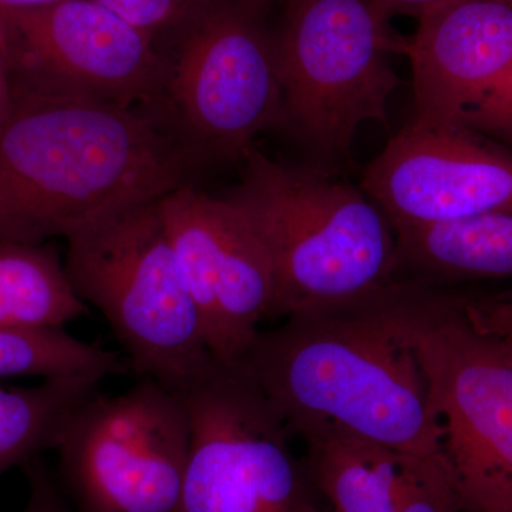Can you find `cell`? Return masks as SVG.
Instances as JSON below:
<instances>
[{
  "label": "cell",
  "mask_w": 512,
  "mask_h": 512,
  "mask_svg": "<svg viewBox=\"0 0 512 512\" xmlns=\"http://www.w3.org/2000/svg\"><path fill=\"white\" fill-rule=\"evenodd\" d=\"M296 512H323L318 510V508L315 507V504L312 503L311 500H309V497H306L305 500L302 501L301 504H299L298 510ZM335 512V511H332Z\"/></svg>",
  "instance_id": "cell-26"
},
{
  "label": "cell",
  "mask_w": 512,
  "mask_h": 512,
  "mask_svg": "<svg viewBox=\"0 0 512 512\" xmlns=\"http://www.w3.org/2000/svg\"><path fill=\"white\" fill-rule=\"evenodd\" d=\"M306 474L335 512H463L446 457L325 434L305 440Z\"/></svg>",
  "instance_id": "cell-14"
},
{
  "label": "cell",
  "mask_w": 512,
  "mask_h": 512,
  "mask_svg": "<svg viewBox=\"0 0 512 512\" xmlns=\"http://www.w3.org/2000/svg\"><path fill=\"white\" fill-rule=\"evenodd\" d=\"M384 299L426 373L461 510L512 512V343L443 286L394 279Z\"/></svg>",
  "instance_id": "cell-4"
},
{
  "label": "cell",
  "mask_w": 512,
  "mask_h": 512,
  "mask_svg": "<svg viewBox=\"0 0 512 512\" xmlns=\"http://www.w3.org/2000/svg\"><path fill=\"white\" fill-rule=\"evenodd\" d=\"M447 0H369L370 6L383 22H389L393 16L407 15L419 19L426 10Z\"/></svg>",
  "instance_id": "cell-23"
},
{
  "label": "cell",
  "mask_w": 512,
  "mask_h": 512,
  "mask_svg": "<svg viewBox=\"0 0 512 512\" xmlns=\"http://www.w3.org/2000/svg\"><path fill=\"white\" fill-rule=\"evenodd\" d=\"M23 468L28 481V500L19 512H76L42 457L35 458Z\"/></svg>",
  "instance_id": "cell-21"
},
{
  "label": "cell",
  "mask_w": 512,
  "mask_h": 512,
  "mask_svg": "<svg viewBox=\"0 0 512 512\" xmlns=\"http://www.w3.org/2000/svg\"><path fill=\"white\" fill-rule=\"evenodd\" d=\"M464 308L468 318L478 328L495 333L512 343V289L493 298H466Z\"/></svg>",
  "instance_id": "cell-22"
},
{
  "label": "cell",
  "mask_w": 512,
  "mask_h": 512,
  "mask_svg": "<svg viewBox=\"0 0 512 512\" xmlns=\"http://www.w3.org/2000/svg\"><path fill=\"white\" fill-rule=\"evenodd\" d=\"M13 87L158 114L165 59L153 37L97 0L0 12Z\"/></svg>",
  "instance_id": "cell-10"
},
{
  "label": "cell",
  "mask_w": 512,
  "mask_h": 512,
  "mask_svg": "<svg viewBox=\"0 0 512 512\" xmlns=\"http://www.w3.org/2000/svg\"><path fill=\"white\" fill-rule=\"evenodd\" d=\"M190 441L181 393L143 377L79 407L56 448L57 480L76 512H174Z\"/></svg>",
  "instance_id": "cell-8"
},
{
  "label": "cell",
  "mask_w": 512,
  "mask_h": 512,
  "mask_svg": "<svg viewBox=\"0 0 512 512\" xmlns=\"http://www.w3.org/2000/svg\"><path fill=\"white\" fill-rule=\"evenodd\" d=\"M404 42L413 70V123L460 127L512 60V0H447Z\"/></svg>",
  "instance_id": "cell-13"
},
{
  "label": "cell",
  "mask_w": 512,
  "mask_h": 512,
  "mask_svg": "<svg viewBox=\"0 0 512 512\" xmlns=\"http://www.w3.org/2000/svg\"><path fill=\"white\" fill-rule=\"evenodd\" d=\"M461 126L512 148V60L490 93L464 114Z\"/></svg>",
  "instance_id": "cell-20"
},
{
  "label": "cell",
  "mask_w": 512,
  "mask_h": 512,
  "mask_svg": "<svg viewBox=\"0 0 512 512\" xmlns=\"http://www.w3.org/2000/svg\"><path fill=\"white\" fill-rule=\"evenodd\" d=\"M160 200L111 212L66 239L64 268L109 323L128 369L180 393L215 359Z\"/></svg>",
  "instance_id": "cell-5"
},
{
  "label": "cell",
  "mask_w": 512,
  "mask_h": 512,
  "mask_svg": "<svg viewBox=\"0 0 512 512\" xmlns=\"http://www.w3.org/2000/svg\"><path fill=\"white\" fill-rule=\"evenodd\" d=\"M13 107V84L8 62L0 45V130L9 119Z\"/></svg>",
  "instance_id": "cell-24"
},
{
  "label": "cell",
  "mask_w": 512,
  "mask_h": 512,
  "mask_svg": "<svg viewBox=\"0 0 512 512\" xmlns=\"http://www.w3.org/2000/svg\"><path fill=\"white\" fill-rule=\"evenodd\" d=\"M103 380L67 375L35 386L0 387V478L56 450L74 413L100 392Z\"/></svg>",
  "instance_id": "cell-17"
},
{
  "label": "cell",
  "mask_w": 512,
  "mask_h": 512,
  "mask_svg": "<svg viewBox=\"0 0 512 512\" xmlns=\"http://www.w3.org/2000/svg\"><path fill=\"white\" fill-rule=\"evenodd\" d=\"M60 0H0V12L3 10L29 9L50 5Z\"/></svg>",
  "instance_id": "cell-25"
},
{
  "label": "cell",
  "mask_w": 512,
  "mask_h": 512,
  "mask_svg": "<svg viewBox=\"0 0 512 512\" xmlns=\"http://www.w3.org/2000/svg\"><path fill=\"white\" fill-rule=\"evenodd\" d=\"M393 228L512 212V151L470 128L404 127L363 174Z\"/></svg>",
  "instance_id": "cell-12"
},
{
  "label": "cell",
  "mask_w": 512,
  "mask_h": 512,
  "mask_svg": "<svg viewBox=\"0 0 512 512\" xmlns=\"http://www.w3.org/2000/svg\"><path fill=\"white\" fill-rule=\"evenodd\" d=\"M89 312L50 242L0 244V329H64Z\"/></svg>",
  "instance_id": "cell-16"
},
{
  "label": "cell",
  "mask_w": 512,
  "mask_h": 512,
  "mask_svg": "<svg viewBox=\"0 0 512 512\" xmlns=\"http://www.w3.org/2000/svg\"><path fill=\"white\" fill-rule=\"evenodd\" d=\"M200 168L153 111L13 87L0 130V244L69 239L192 184Z\"/></svg>",
  "instance_id": "cell-1"
},
{
  "label": "cell",
  "mask_w": 512,
  "mask_h": 512,
  "mask_svg": "<svg viewBox=\"0 0 512 512\" xmlns=\"http://www.w3.org/2000/svg\"><path fill=\"white\" fill-rule=\"evenodd\" d=\"M191 441L174 512H296L308 497L289 431L239 365L217 359L180 392Z\"/></svg>",
  "instance_id": "cell-9"
},
{
  "label": "cell",
  "mask_w": 512,
  "mask_h": 512,
  "mask_svg": "<svg viewBox=\"0 0 512 512\" xmlns=\"http://www.w3.org/2000/svg\"><path fill=\"white\" fill-rule=\"evenodd\" d=\"M275 33L286 130L323 163L348 160L359 127L386 126L400 79L386 55L404 42L387 32L369 0H286Z\"/></svg>",
  "instance_id": "cell-7"
},
{
  "label": "cell",
  "mask_w": 512,
  "mask_h": 512,
  "mask_svg": "<svg viewBox=\"0 0 512 512\" xmlns=\"http://www.w3.org/2000/svg\"><path fill=\"white\" fill-rule=\"evenodd\" d=\"M160 208L208 349L218 362L237 365L274 308V274L264 245L227 197L192 184L164 195Z\"/></svg>",
  "instance_id": "cell-11"
},
{
  "label": "cell",
  "mask_w": 512,
  "mask_h": 512,
  "mask_svg": "<svg viewBox=\"0 0 512 512\" xmlns=\"http://www.w3.org/2000/svg\"><path fill=\"white\" fill-rule=\"evenodd\" d=\"M126 360L99 343L74 338L66 329H0V379L128 372Z\"/></svg>",
  "instance_id": "cell-18"
},
{
  "label": "cell",
  "mask_w": 512,
  "mask_h": 512,
  "mask_svg": "<svg viewBox=\"0 0 512 512\" xmlns=\"http://www.w3.org/2000/svg\"><path fill=\"white\" fill-rule=\"evenodd\" d=\"M397 261L403 274L431 285L512 281V212L397 229Z\"/></svg>",
  "instance_id": "cell-15"
},
{
  "label": "cell",
  "mask_w": 512,
  "mask_h": 512,
  "mask_svg": "<svg viewBox=\"0 0 512 512\" xmlns=\"http://www.w3.org/2000/svg\"><path fill=\"white\" fill-rule=\"evenodd\" d=\"M229 201L264 245L275 282L271 318L356 301L396 279V234L362 188L312 165L249 147Z\"/></svg>",
  "instance_id": "cell-3"
},
{
  "label": "cell",
  "mask_w": 512,
  "mask_h": 512,
  "mask_svg": "<svg viewBox=\"0 0 512 512\" xmlns=\"http://www.w3.org/2000/svg\"><path fill=\"white\" fill-rule=\"evenodd\" d=\"M266 5L205 0L157 43L167 66L158 114L201 167L242 161L259 133L286 127Z\"/></svg>",
  "instance_id": "cell-6"
},
{
  "label": "cell",
  "mask_w": 512,
  "mask_h": 512,
  "mask_svg": "<svg viewBox=\"0 0 512 512\" xmlns=\"http://www.w3.org/2000/svg\"><path fill=\"white\" fill-rule=\"evenodd\" d=\"M384 286L345 305L298 313L279 328L261 330L237 365L289 433L303 440L348 434L444 456L426 373L393 322Z\"/></svg>",
  "instance_id": "cell-2"
},
{
  "label": "cell",
  "mask_w": 512,
  "mask_h": 512,
  "mask_svg": "<svg viewBox=\"0 0 512 512\" xmlns=\"http://www.w3.org/2000/svg\"><path fill=\"white\" fill-rule=\"evenodd\" d=\"M262 2L269 3L271 0H262ZM282 2H286V0H282Z\"/></svg>",
  "instance_id": "cell-27"
},
{
  "label": "cell",
  "mask_w": 512,
  "mask_h": 512,
  "mask_svg": "<svg viewBox=\"0 0 512 512\" xmlns=\"http://www.w3.org/2000/svg\"><path fill=\"white\" fill-rule=\"evenodd\" d=\"M156 43L183 25L205 0H97Z\"/></svg>",
  "instance_id": "cell-19"
}]
</instances>
